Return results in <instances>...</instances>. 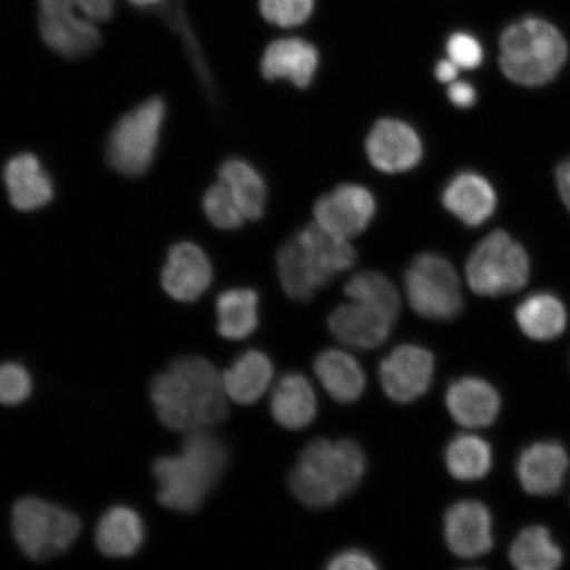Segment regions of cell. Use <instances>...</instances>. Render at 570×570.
Wrapping results in <instances>:
<instances>
[{
	"instance_id": "cell-1",
	"label": "cell",
	"mask_w": 570,
	"mask_h": 570,
	"mask_svg": "<svg viewBox=\"0 0 570 570\" xmlns=\"http://www.w3.org/2000/svg\"><path fill=\"white\" fill-rule=\"evenodd\" d=\"M148 399L160 425L183 436L212 431L229 415L223 373L198 355L170 361L149 381Z\"/></svg>"
},
{
	"instance_id": "cell-2",
	"label": "cell",
	"mask_w": 570,
	"mask_h": 570,
	"mask_svg": "<svg viewBox=\"0 0 570 570\" xmlns=\"http://www.w3.org/2000/svg\"><path fill=\"white\" fill-rule=\"evenodd\" d=\"M229 461V449L212 431L185 434L180 451L151 463L156 502L177 514H195L223 480Z\"/></svg>"
},
{
	"instance_id": "cell-3",
	"label": "cell",
	"mask_w": 570,
	"mask_h": 570,
	"mask_svg": "<svg viewBox=\"0 0 570 570\" xmlns=\"http://www.w3.org/2000/svg\"><path fill=\"white\" fill-rule=\"evenodd\" d=\"M366 455L351 439H315L306 444L288 476L291 493L305 508H332L358 489Z\"/></svg>"
},
{
	"instance_id": "cell-4",
	"label": "cell",
	"mask_w": 570,
	"mask_h": 570,
	"mask_svg": "<svg viewBox=\"0 0 570 570\" xmlns=\"http://www.w3.org/2000/svg\"><path fill=\"white\" fill-rule=\"evenodd\" d=\"M499 48L503 75L529 88L554 80L568 59L564 36L550 21L539 18H525L505 28Z\"/></svg>"
},
{
	"instance_id": "cell-5",
	"label": "cell",
	"mask_w": 570,
	"mask_h": 570,
	"mask_svg": "<svg viewBox=\"0 0 570 570\" xmlns=\"http://www.w3.org/2000/svg\"><path fill=\"white\" fill-rule=\"evenodd\" d=\"M11 534L28 560L46 562L60 558L83 531L80 517L39 497H21L11 508Z\"/></svg>"
},
{
	"instance_id": "cell-6",
	"label": "cell",
	"mask_w": 570,
	"mask_h": 570,
	"mask_svg": "<svg viewBox=\"0 0 570 570\" xmlns=\"http://www.w3.org/2000/svg\"><path fill=\"white\" fill-rule=\"evenodd\" d=\"M167 104L155 96L132 107L118 119L106 141V161L128 178L145 176L158 156Z\"/></svg>"
},
{
	"instance_id": "cell-7",
	"label": "cell",
	"mask_w": 570,
	"mask_h": 570,
	"mask_svg": "<svg viewBox=\"0 0 570 570\" xmlns=\"http://www.w3.org/2000/svg\"><path fill=\"white\" fill-rule=\"evenodd\" d=\"M529 279V254L503 230H495L484 237L466 262L469 287L480 296L514 294L524 288Z\"/></svg>"
},
{
	"instance_id": "cell-8",
	"label": "cell",
	"mask_w": 570,
	"mask_h": 570,
	"mask_svg": "<svg viewBox=\"0 0 570 570\" xmlns=\"http://www.w3.org/2000/svg\"><path fill=\"white\" fill-rule=\"evenodd\" d=\"M404 292L413 312L426 320L451 321L463 309L458 269L438 253L412 259L404 274Z\"/></svg>"
},
{
	"instance_id": "cell-9",
	"label": "cell",
	"mask_w": 570,
	"mask_h": 570,
	"mask_svg": "<svg viewBox=\"0 0 570 570\" xmlns=\"http://www.w3.org/2000/svg\"><path fill=\"white\" fill-rule=\"evenodd\" d=\"M38 28L45 45L67 60L83 59L102 42L98 24L63 0L38 2Z\"/></svg>"
},
{
	"instance_id": "cell-10",
	"label": "cell",
	"mask_w": 570,
	"mask_h": 570,
	"mask_svg": "<svg viewBox=\"0 0 570 570\" xmlns=\"http://www.w3.org/2000/svg\"><path fill=\"white\" fill-rule=\"evenodd\" d=\"M434 376V355L428 348L405 344L384 356L380 381L392 402L410 404L426 394Z\"/></svg>"
},
{
	"instance_id": "cell-11",
	"label": "cell",
	"mask_w": 570,
	"mask_h": 570,
	"mask_svg": "<svg viewBox=\"0 0 570 570\" xmlns=\"http://www.w3.org/2000/svg\"><path fill=\"white\" fill-rule=\"evenodd\" d=\"M375 213L376 202L372 190L353 183L338 185L330 194L321 196L313 206L316 224L347 239L367 230Z\"/></svg>"
},
{
	"instance_id": "cell-12",
	"label": "cell",
	"mask_w": 570,
	"mask_h": 570,
	"mask_svg": "<svg viewBox=\"0 0 570 570\" xmlns=\"http://www.w3.org/2000/svg\"><path fill=\"white\" fill-rule=\"evenodd\" d=\"M212 261L195 242H177L168 249L160 273V285L166 295L183 304L196 303L213 283Z\"/></svg>"
},
{
	"instance_id": "cell-13",
	"label": "cell",
	"mask_w": 570,
	"mask_h": 570,
	"mask_svg": "<svg viewBox=\"0 0 570 570\" xmlns=\"http://www.w3.org/2000/svg\"><path fill=\"white\" fill-rule=\"evenodd\" d=\"M368 161L381 173H407L423 159L422 138L411 125L395 118L377 120L366 138Z\"/></svg>"
},
{
	"instance_id": "cell-14",
	"label": "cell",
	"mask_w": 570,
	"mask_h": 570,
	"mask_svg": "<svg viewBox=\"0 0 570 570\" xmlns=\"http://www.w3.org/2000/svg\"><path fill=\"white\" fill-rule=\"evenodd\" d=\"M397 318L380 306L351 301L341 304L327 318L333 337L354 351H374L389 340Z\"/></svg>"
},
{
	"instance_id": "cell-15",
	"label": "cell",
	"mask_w": 570,
	"mask_h": 570,
	"mask_svg": "<svg viewBox=\"0 0 570 570\" xmlns=\"http://www.w3.org/2000/svg\"><path fill=\"white\" fill-rule=\"evenodd\" d=\"M3 184L12 208L23 213L45 209L56 194L51 174L32 153H19L7 160Z\"/></svg>"
},
{
	"instance_id": "cell-16",
	"label": "cell",
	"mask_w": 570,
	"mask_h": 570,
	"mask_svg": "<svg viewBox=\"0 0 570 570\" xmlns=\"http://www.w3.org/2000/svg\"><path fill=\"white\" fill-rule=\"evenodd\" d=\"M444 537L449 550L459 558H480L493 548V517L479 501L455 503L446 511Z\"/></svg>"
},
{
	"instance_id": "cell-17",
	"label": "cell",
	"mask_w": 570,
	"mask_h": 570,
	"mask_svg": "<svg viewBox=\"0 0 570 570\" xmlns=\"http://www.w3.org/2000/svg\"><path fill=\"white\" fill-rule=\"evenodd\" d=\"M320 63L318 51L309 41L288 38L271 42L263 53L261 70L268 81L288 80L306 89L315 80Z\"/></svg>"
},
{
	"instance_id": "cell-18",
	"label": "cell",
	"mask_w": 570,
	"mask_h": 570,
	"mask_svg": "<svg viewBox=\"0 0 570 570\" xmlns=\"http://www.w3.org/2000/svg\"><path fill=\"white\" fill-rule=\"evenodd\" d=\"M445 403L454 422L470 430L493 424L501 411L498 391L474 376L452 382L446 390Z\"/></svg>"
},
{
	"instance_id": "cell-19",
	"label": "cell",
	"mask_w": 570,
	"mask_h": 570,
	"mask_svg": "<svg viewBox=\"0 0 570 570\" xmlns=\"http://www.w3.org/2000/svg\"><path fill=\"white\" fill-rule=\"evenodd\" d=\"M295 237L324 287L355 265L356 252L351 239L316 223L305 226Z\"/></svg>"
},
{
	"instance_id": "cell-20",
	"label": "cell",
	"mask_w": 570,
	"mask_h": 570,
	"mask_svg": "<svg viewBox=\"0 0 570 570\" xmlns=\"http://www.w3.org/2000/svg\"><path fill=\"white\" fill-rule=\"evenodd\" d=\"M145 541L146 527L137 510L112 505L98 519L95 544L106 559H131L138 554Z\"/></svg>"
},
{
	"instance_id": "cell-21",
	"label": "cell",
	"mask_w": 570,
	"mask_h": 570,
	"mask_svg": "<svg viewBox=\"0 0 570 570\" xmlns=\"http://www.w3.org/2000/svg\"><path fill=\"white\" fill-rule=\"evenodd\" d=\"M441 202L463 225L476 227L493 216L497 194L488 178L475 173H462L446 184Z\"/></svg>"
},
{
	"instance_id": "cell-22",
	"label": "cell",
	"mask_w": 570,
	"mask_h": 570,
	"mask_svg": "<svg viewBox=\"0 0 570 570\" xmlns=\"http://www.w3.org/2000/svg\"><path fill=\"white\" fill-rule=\"evenodd\" d=\"M269 411L285 430L298 431L309 426L317 416V396L308 377L301 373L279 377L271 391Z\"/></svg>"
},
{
	"instance_id": "cell-23",
	"label": "cell",
	"mask_w": 570,
	"mask_h": 570,
	"mask_svg": "<svg viewBox=\"0 0 570 570\" xmlns=\"http://www.w3.org/2000/svg\"><path fill=\"white\" fill-rule=\"evenodd\" d=\"M568 465V454L560 444H533L519 458L517 470L520 484L532 495H552L561 488Z\"/></svg>"
},
{
	"instance_id": "cell-24",
	"label": "cell",
	"mask_w": 570,
	"mask_h": 570,
	"mask_svg": "<svg viewBox=\"0 0 570 570\" xmlns=\"http://www.w3.org/2000/svg\"><path fill=\"white\" fill-rule=\"evenodd\" d=\"M274 377L269 356L249 348L237 356L223 373L224 386L230 402L239 405L258 403Z\"/></svg>"
},
{
	"instance_id": "cell-25",
	"label": "cell",
	"mask_w": 570,
	"mask_h": 570,
	"mask_svg": "<svg viewBox=\"0 0 570 570\" xmlns=\"http://www.w3.org/2000/svg\"><path fill=\"white\" fill-rule=\"evenodd\" d=\"M315 373L321 386L334 401L352 404L360 401L366 389V374L353 355L340 348H326L315 360Z\"/></svg>"
},
{
	"instance_id": "cell-26",
	"label": "cell",
	"mask_w": 570,
	"mask_h": 570,
	"mask_svg": "<svg viewBox=\"0 0 570 570\" xmlns=\"http://www.w3.org/2000/svg\"><path fill=\"white\" fill-rule=\"evenodd\" d=\"M217 333L227 341L246 340L259 326V296L252 288H230L216 301Z\"/></svg>"
},
{
	"instance_id": "cell-27",
	"label": "cell",
	"mask_w": 570,
	"mask_h": 570,
	"mask_svg": "<svg viewBox=\"0 0 570 570\" xmlns=\"http://www.w3.org/2000/svg\"><path fill=\"white\" fill-rule=\"evenodd\" d=\"M218 181L229 189L246 219L258 220L266 212L268 190L265 178L252 163L232 158L218 170Z\"/></svg>"
},
{
	"instance_id": "cell-28",
	"label": "cell",
	"mask_w": 570,
	"mask_h": 570,
	"mask_svg": "<svg viewBox=\"0 0 570 570\" xmlns=\"http://www.w3.org/2000/svg\"><path fill=\"white\" fill-rule=\"evenodd\" d=\"M276 271L284 294L294 302H309L324 288L295 237L284 242L277 249Z\"/></svg>"
},
{
	"instance_id": "cell-29",
	"label": "cell",
	"mask_w": 570,
	"mask_h": 570,
	"mask_svg": "<svg viewBox=\"0 0 570 570\" xmlns=\"http://www.w3.org/2000/svg\"><path fill=\"white\" fill-rule=\"evenodd\" d=\"M517 323L527 337L537 341L558 338L567 327V311L558 297L534 294L519 304Z\"/></svg>"
},
{
	"instance_id": "cell-30",
	"label": "cell",
	"mask_w": 570,
	"mask_h": 570,
	"mask_svg": "<svg viewBox=\"0 0 570 570\" xmlns=\"http://www.w3.org/2000/svg\"><path fill=\"white\" fill-rule=\"evenodd\" d=\"M445 465L455 480L479 481L493 466V451L488 441L476 434H459L445 449Z\"/></svg>"
},
{
	"instance_id": "cell-31",
	"label": "cell",
	"mask_w": 570,
	"mask_h": 570,
	"mask_svg": "<svg viewBox=\"0 0 570 570\" xmlns=\"http://www.w3.org/2000/svg\"><path fill=\"white\" fill-rule=\"evenodd\" d=\"M509 556L519 570H553L562 561L561 550L553 543L550 531L540 525L520 532Z\"/></svg>"
},
{
	"instance_id": "cell-32",
	"label": "cell",
	"mask_w": 570,
	"mask_h": 570,
	"mask_svg": "<svg viewBox=\"0 0 570 570\" xmlns=\"http://www.w3.org/2000/svg\"><path fill=\"white\" fill-rule=\"evenodd\" d=\"M344 291L348 301L373 304L396 318L401 316V294L386 275L363 271L346 283Z\"/></svg>"
},
{
	"instance_id": "cell-33",
	"label": "cell",
	"mask_w": 570,
	"mask_h": 570,
	"mask_svg": "<svg viewBox=\"0 0 570 570\" xmlns=\"http://www.w3.org/2000/svg\"><path fill=\"white\" fill-rule=\"evenodd\" d=\"M203 209L209 223L219 230L239 229L246 220L245 214L242 213L229 189L220 181L206 189Z\"/></svg>"
},
{
	"instance_id": "cell-34",
	"label": "cell",
	"mask_w": 570,
	"mask_h": 570,
	"mask_svg": "<svg viewBox=\"0 0 570 570\" xmlns=\"http://www.w3.org/2000/svg\"><path fill=\"white\" fill-rule=\"evenodd\" d=\"M33 380L26 366L19 362L0 363V405L18 407L31 397Z\"/></svg>"
},
{
	"instance_id": "cell-35",
	"label": "cell",
	"mask_w": 570,
	"mask_h": 570,
	"mask_svg": "<svg viewBox=\"0 0 570 570\" xmlns=\"http://www.w3.org/2000/svg\"><path fill=\"white\" fill-rule=\"evenodd\" d=\"M259 9L268 23L292 28L309 19L315 0H259Z\"/></svg>"
},
{
	"instance_id": "cell-36",
	"label": "cell",
	"mask_w": 570,
	"mask_h": 570,
	"mask_svg": "<svg viewBox=\"0 0 570 570\" xmlns=\"http://www.w3.org/2000/svg\"><path fill=\"white\" fill-rule=\"evenodd\" d=\"M446 52L460 69L473 70L483 61V48L479 39L468 32H455L448 39Z\"/></svg>"
},
{
	"instance_id": "cell-37",
	"label": "cell",
	"mask_w": 570,
	"mask_h": 570,
	"mask_svg": "<svg viewBox=\"0 0 570 570\" xmlns=\"http://www.w3.org/2000/svg\"><path fill=\"white\" fill-rule=\"evenodd\" d=\"M380 568L372 554L358 548L337 552L330 559L326 569L331 570H374Z\"/></svg>"
},
{
	"instance_id": "cell-38",
	"label": "cell",
	"mask_w": 570,
	"mask_h": 570,
	"mask_svg": "<svg viewBox=\"0 0 570 570\" xmlns=\"http://www.w3.org/2000/svg\"><path fill=\"white\" fill-rule=\"evenodd\" d=\"M127 2L139 11L160 13L176 26L177 31H183L181 0H127Z\"/></svg>"
},
{
	"instance_id": "cell-39",
	"label": "cell",
	"mask_w": 570,
	"mask_h": 570,
	"mask_svg": "<svg viewBox=\"0 0 570 570\" xmlns=\"http://www.w3.org/2000/svg\"><path fill=\"white\" fill-rule=\"evenodd\" d=\"M66 2L97 24L110 21L117 11V0H66Z\"/></svg>"
},
{
	"instance_id": "cell-40",
	"label": "cell",
	"mask_w": 570,
	"mask_h": 570,
	"mask_svg": "<svg viewBox=\"0 0 570 570\" xmlns=\"http://www.w3.org/2000/svg\"><path fill=\"white\" fill-rule=\"evenodd\" d=\"M448 97L454 106L468 109L476 102V90L472 83L455 80L449 83Z\"/></svg>"
},
{
	"instance_id": "cell-41",
	"label": "cell",
	"mask_w": 570,
	"mask_h": 570,
	"mask_svg": "<svg viewBox=\"0 0 570 570\" xmlns=\"http://www.w3.org/2000/svg\"><path fill=\"white\" fill-rule=\"evenodd\" d=\"M556 183H558L559 195L562 203L566 204L570 212V159L560 164L556 170Z\"/></svg>"
},
{
	"instance_id": "cell-42",
	"label": "cell",
	"mask_w": 570,
	"mask_h": 570,
	"mask_svg": "<svg viewBox=\"0 0 570 570\" xmlns=\"http://www.w3.org/2000/svg\"><path fill=\"white\" fill-rule=\"evenodd\" d=\"M459 73L460 68L451 59L439 61L436 69H434L438 80L443 83L454 82L458 80Z\"/></svg>"
}]
</instances>
